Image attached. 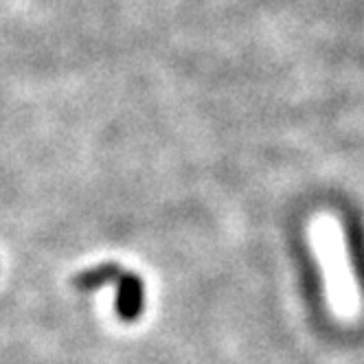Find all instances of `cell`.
Instances as JSON below:
<instances>
[{
	"instance_id": "1",
	"label": "cell",
	"mask_w": 364,
	"mask_h": 364,
	"mask_svg": "<svg viewBox=\"0 0 364 364\" xmlns=\"http://www.w3.org/2000/svg\"><path fill=\"white\" fill-rule=\"evenodd\" d=\"M311 244L318 250V259L325 268L329 303L338 316H355L360 307L358 283L353 268L347 259V246L343 237V228L329 215H323L311 224Z\"/></svg>"
}]
</instances>
